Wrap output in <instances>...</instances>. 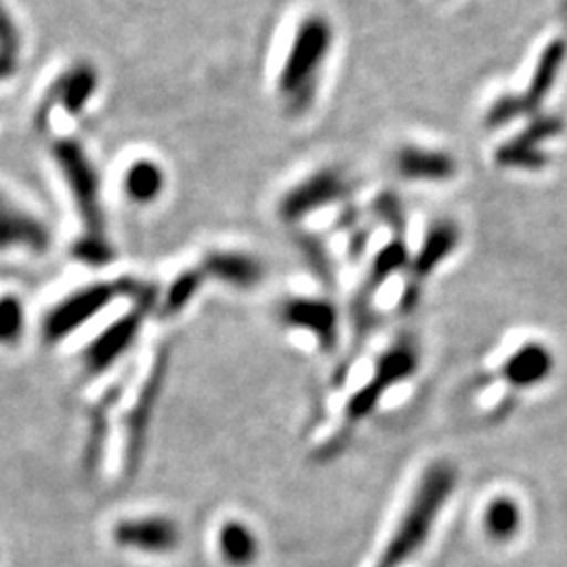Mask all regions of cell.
I'll return each instance as SVG.
<instances>
[{
    "mask_svg": "<svg viewBox=\"0 0 567 567\" xmlns=\"http://www.w3.org/2000/svg\"><path fill=\"white\" fill-rule=\"evenodd\" d=\"M456 486V471L446 463L426 468L400 526L391 536L377 567H402L425 545L433 524Z\"/></svg>",
    "mask_w": 567,
    "mask_h": 567,
    "instance_id": "1",
    "label": "cell"
},
{
    "mask_svg": "<svg viewBox=\"0 0 567 567\" xmlns=\"http://www.w3.org/2000/svg\"><path fill=\"white\" fill-rule=\"evenodd\" d=\"M332 37V25L322 16H309L299 25L278 81L280 95L290 112H305L313 102Z\"/></svg>",
    "mask_w": 567,
    "mask_h": 567,
    "instance_id": "2",
    "label": "cell"
},
{
    "mask_svg": "<svg viewBox=\"0 0 567 567\" xmlns=\"http://www.w3.org/2000/svg\"><path fill=\"white\" fill-rule=\"evenodd\" d=\"M53 161L60 166L63 182L74 198V206L84 224V234L105 236V215L102 204V182L95 164L81 143L61 137L51 147Z\"/></svg>",
    "mask_w": 567,
    "mask_h": 567,
    "instance_id": "3",
    "label": "cell"
},
{
    "mask_svg": "<svg viewBox=\"0 0 567 567\" xmlns=\"http://www.w3.org/2000/svg\"><path fill=\"white\" fill-rule=\"evenodd\" d=\"M142 284L133 280H114V282H95L68 295L55 305L42 322V337L49 344L60 343L68 334L100 316L107 305L118 297H135Z\"/></svg>",
    "mask_w": 567,
    "mask_h": 567,
    "instance_id": "4",
    "label": "cell"
},
{
    "mask_svg": "<svg viewBox=\"0 0 567 567\" xmlns=\"http://www.w3.org/2000/svg\"><path fill=\"white\" fill-rule=\"evenodd\" d=\"M135 307L107 326L102 334L86 347L84 351V368L91 374H102L121 360L122 355L133 347L135 339L142 332L143 322L152 307L156 305V290L150 286H140L135 295Z\"/></svg>",
    "mask_w": 567,
    "mask_h": 567,
    "instance_id": "5",
    "label": "cell"
},
{
    "mask_svg": "<svg viewBox=\"0 0 567 567\" xmlns=\"http://www.w3.org/2000/svg\"><path fill=\"white\" fill-rule=\"evenodd\" d=\"M416 365H419V353L414 344L402 341L391 347L379 358L372 379L349 400L347 419L351 423H360L383 400L386 389L410 379Z\"/></svg>",
    "mask_w": 567,
    "mask_h": 567,
    "instance_id": "6",
    "label": "cell"
},
{
    "mask_svg": "<svg viewBox=\"0 0 567 567\" xmlns=\"http://www.w3.org/2000/svg\"><path fill=\"white\" fill-rule=\"evenodd\" d=\"M100 86L97 70L91 63H76L65 70L58 81L51 84L37 110V126L47 128L51 122V112L61 107L70 116H81L89 102L95 97Z\"/></svg>",
    "mask_w": 567,
    "mask_h": 567,
    "instance_id": "7",
    "label": "cell"
},
{
    "mask_svg": "<svg viewBox=\"0 0 567 567\" xmlns=\"http://www.w3.org/2000/svg\"><path fill=\"white\" fill-rule=\"evenodd\" d=\"M114 543L145 555H166L182 545V527L164 515H145L122 519L112 532Z\"/></svg>",
    "mask_w": 567,
    "mask_h": 567,
    "instance_id": "8",
    "label": "cell"
},
{
    "mask_svg": "<svg viewBox=\"0 0 567 567\" xmlns=\"http://www.w3.org/2000/svg\"><path fill=\"white\" fill-rule=\"evenodd\" d=\"M347 189H349V183L344 182L339 171H332V168L318 171L316 175L299 183L284 196L280 203V215L290 224L301 221L307 215L343 198Z\"/></svg>",
    "mask_w": 567,
    "mask_h": 567,
    "instance_id": "9",
    "label": "cell"
},
{
    "mask_svg": "<svg viewBox=\"0 0 567 567\" xmlns=\"http://www.w3.org/2000/svg\"><path fill=\"white\" fill-rule=\"evenodd\" d=\"M51 231L37 215L13 203L0 192V250L25 248L30 252H47Z\"/></svg>",
    "mask_w": 567,
    "mask_h": 567,
    "instance_id": "10",
    "label": "cell"
},
{
    "mask_svg": "<svg viewBox=\"0 0 567 567\" xmlns=\"http://www.w3.org/2000/svg\"><path fill=\"white\" fill-rule=\"evenodd\" d=\"M280 318L284 324L290 328L311 332L326 351H330L337 344L339 313L334 305L328 303L324 299H311V297L288 299L280 307Z\"/></svg>",
    "mask_w": 567,
    "mask_h": 567,
    "instance_id": "11",
    "label": "cell"
},
{
    "mask_svg": "<svg viewBox=\"0 0 567 567\" xmlns=\"http://www.w3.org/2000/svg\"><path fill=\"white\" fill-rule=\"evenodd\" d=\"M566 58V49L561 42L548 47L545 58L540 60V65L532 79V86L527 91L526 97H505L501 102L496 103L489 114H487V124L489 126H501L507 121H513L515 116L529 112V105L527 103L540 102L545 100L553 86V82L557 79V72L561 68V61Z\"/></svg>",
    "mask_w": 567,
    "mask_h": 567,
    "instance_id": "12",
    "label": "cell"
},
{
    "mask_svg": "<svg viewBox=\"0 0 567 567\" xmlns=\"http://www.w3.org/2000/svg\"><path fill=\"white\" fill-rule=\"evenodd\" d=\"M200 269L206 280H219L234 288H255L264 282L265 267L259 259L238 250H213L204 255Z\"/></svg>",
    "mask_w": 567,
    "mask_h": 567,
    "instance_id": "13",
    "label": "cell"
},
{
    "mask_svg": "<svg viewBox=\"0 0 567 567\" xmlns=\"http://www.w3.org/2000/svg\"><path fill=\"white\" fill-rule=\"evenodd\" d=\"M553 353L545 344L527 343L517 349L505 365L503 377L513 386H534L547 381L548 374L553 372Z\"/></svg>",
    "mask_w": 567,
    "mask_h": 567,
    "instance_id": "14",
    "label": "cell"
},
{
    "mask_svg": "<svg viewBox=\"0 0 567 567\" xmlns=\"http://www.w3.org/2000/svg\"><path fill=\"white\" fill-rule=\"evenodd\" d=\"M395 166L405 179L444 182L456 173V163L447 154L423 147H404L395 158Z\"/></svg>",
    "mask_w": 567,
    "mask_h": 567,
    "instance_id": "15",
    "label": "cell"
},
{
    "mask_svg": "<svg viewBox=\"0 0 567 567\" xmlns=\"http://www.w3.org/2000/svg\"><path fill=\"white\" fill-rule=\"evenodd\" d=\"M217 548L227 566L250 567L259 559L257 534L238 519H229L217 532Z\"/></svg>",
    "mask_w": 567,
    "mask_h": 567,
    "instance_id": "16",
    "label": "cell"
},
{
    "mask_svg": "<svg viewBox=\"0 0 567 567\" xmlns=\"http://www.w3.org/2000/svg\"><path fill=\"white\" fill-rule=\"evenodd\" d=\"M122 187L131 203L143 204V206L156 203L166 187L164 168L161 164L147 158L135 161L126 168Z\"/></svg>",
    "mask_w": 567,
    "mask_h": 567,
    "instance_id": "17",
    "label": "cell"
},
{
    "mask_svg": "<svg viewBox=\"0 0 567 567\" xmlns=\"http://www.w3.org/2000/svg\"><path fill=\"white\" fill-rule=\"evenodd\" d=\"M163 368H158L156 372H152V379L147 381V385L143 389L142 398L135 405V412L128 419V446H126V465L128 471H133L140 456H142L143 440H145V429L152 419V408L158 400L161 393V383H163Z\"/></svg>",
    "mask_w": 567,
    "mask_h": 567,
    "instance_id": "18",
    "label": "cell"
},
{
    "mask_svg": "<svg viewBox=\"0 0 567 567\" xmlns=\"http://www.w3.org/2000/svg\"><path fill=\"white\" fill-rule=\"evenodd\" d=\"M458 244V229L452 221H440L433 225L426 234L425 244L421 248V252L416 255L412 271L419 278L429 276L437 265L446 259L447 255H452V250Z\"/></svg>",
    "mask_w": 567,
    "mask_h": 567,
    "instance_id": "19",
    "label": "cell"
},
{
    "mask_svg": "<svg viewBox=\"0 0 567 567\" xmlns=\"http://www.w3.org/2000/svg\"><path fill=\"white\" fill-rule=\"evenodd\" d=\"M484 529L496 543L513 540L522 529V508L508 496L494 498L484 513Z\"/></svg>",
    "mask_w": 567,
    "mask_h": 567,
    "instance_id": "20",
    "label": "cell"
},
{
    "mask_svg": "<svg viewBox=\"0 0 567 567\" xmlns=\"http://www.w3.org/2000/svg\"><path fill=\"white\" fill-rule=\"evenodd\" d=\"M21 58V34L18 23L4 2L0 0V82L9 81L18 68Z\"/></svg>",
    "mask_w": 567,
    "mask_h": 567,
    "instance_id": "21",
    "label": "cell"
},
{
    "mask_svg": "<svg viewBox=\"0 0 567 567\" xmlns=\"http://www.w3.org/2000/svg\"><path fill=\"white\" fill-rule=\"evenodd\" d=\"M204 282H206V276H204L200 267L182 271L168 286V290L164 295L163 307H161L163 316L182 313L183 309L196 299V295L200 292Z\"/></svg>",
    "mask_w": 567,
    "mask_h": 567,
    "instance_id": "22",
    "label": "cell"
},
{
    "mask_svg": "<svg viewBox=\"0 0 567 567\" xmlns=\"http://www.w3.org/2000/svg\"><path fill=\"white\" fill-rule=\"evenodd\" d=\"M405 265H408V250H405L404 244L400 243V240H395V243L385 246V248L377 255L374 265H372V269H370V278H368V284H365L368 295L377 292V290H374L377 286H381V284L385 282L386 278L393 276L395 271L404 269Z\"/></svg>",
    "mask_w": 567,
    "mask_h": 567,
    "instance_id": "23",
    "label": "cell"
},
{
    "mask_svg": "<svg viewBox=\"0 0 567 567\" xmlns=\"http://www.w3.org/2000/svg\"><path fill=\"white\" fill-rule=\"evenodd\" d=\"M25 330V307L16 295L0 297V344L18 343Z\"/></svg>",
    "mask_w": 567,
    "mask_h": 567,
    "instance_id": "24",
    "label": "cell"
},
{
    "mask_svg": "<svg viewBox=\"0 0 567 567\" xmlns=\"http://www.w3.org/2000/svg\"><path fill=\"white\" fill-rule=\"evenodd\" d=\"M74 259L91 267H103L114 261V248L107 243V236H91L82 234L76 244L72 246Z\"/></svg>",
    "mask_w": 567,
    "mask_h": 567,
    "instance_id": "25",
    "label": "cell"
},
{
    "mask_svg": "<svg viewBox=\"0 0 567 567\" xmlns=\"http://www.w3.org/2000/svg\"><path fill=\"white\" fill-rule=\"evenodd\" d=\"M116 398V391L112 398H103V402L100 405H95V410L91 412V431H89V444H86V466L89 468H95L100 463V456H102L103 450V435H105V416H107V410L112 405V400Z\"/></svg>",
    "mask_w": 567,
    "mask_h": 567,
    "instance_id": "26",
    "label": "cell"
}]
</instances>
